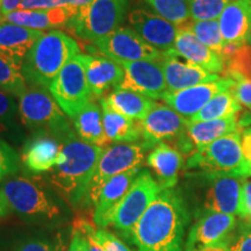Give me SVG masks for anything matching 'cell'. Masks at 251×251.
<instances>
[{
	"label": "cell",
	"instance_id": "6da1fadb",
	"mask_svg": "<svg viewBox=\"0 0 251 251\" xmlns=\"http://www.w3.org/2000/svg\"><path fill=\"white\" fill-rule=\"evenodd\" d=\"M9 211L27 225L36 228L57 229L72 224L67 201L40 178L13 175L0 181Z\"/></svg>",
	"mask_w": 251,
	"mask_h": 251
},
{
	"label": "cell",
	"instance_id": "7a4b0ae2",
	"mask_svg": "<svg viewBox=\"0 0 251 251\" xmlns=\"http://www.w3.org/2000/svg\"><path fill=\"white\" fill-rule=\"evenodd\" d=\"M191 211L179 191L163 190L135 228L136 251H185Z\"/></svg>",
	"mask_w": 251,
	"mask_h": 251
},
{
	"label": "cell",
	"instance_id": "3957f363",
	"mask_svg": "<svg viewBox=\"0 0 251 251\" xmlns=\"http://www.w3.org/2000/svg\"><path fill=\"white\" fill-rule=\"evenodd\" d=\"M58 164L48 172L50 186L72 207H83L103 148L81 141L74 131L59 141Z\"/></svg>",
	"mask_w": 251,
	"mask_h": 251
},
{
	"label": "cell",
	"instance_id": "277c9868",
	"mask_svg": "<svg viewBox=\"0 0 251 251\" xmlns=\"http://www.w3.org/2000/svg\"><path fill=\"white\" fill-rule=\"evenodd\" d=\"M80 54L77 41L62 30L43 33L24 59L23 75L36 87L49 89L62 69Z\"/></svg>",
	"mask_w": 251,
	"mask_h": 251
},
{
	"label": "cell",
	"instance_id": "5b68a950",
	"mask_svg": "<svg viewBox=\"0 0 251 251\" xmlns=\"http://www.w3.org/2000/svg\"><path fill=\"white\" fill-rule=\"evenodd\" d=\"M162 191L148 170H141L113 215L109 227L117 231L121 240L133 246L135 228Z\"/></svg>",
	"mask_w": 251,
	"mask_h": 251
},
{
	"label": "cell",
	"instance_id": "8992f818",
	"mask_svg": "<svg viewBox=\"0 0 251 251\" xmlns=\"http://www.w3.org/2000/svg\"><path fill=\"white\" fill-rule=\"evenodd\" d=\"M192 176L203 190L201 200L194 211L196 216L205 212L240 216L243 184L247 178L235 174L211 171H199Z\"/></svg>",
	"mask_w": 251,
	"mask_h": 251
},
{
	"label": "cell",
	"instance_id": "52a82bcc",
	"mask_svg": "<svg viewBox=\"0 0 251 251\" xmlns=\"http://www.w3.org/2000/svg\"><path fill=\"white\" fill-rule=\"evenodd\" d=\"M19 114L28 128L47 131L59 141L72 131L57 102L42 87H30L19 97Z\"/></svg>",
	"mask_w": 251,
	"mask_h": 251
},
{
	"label": "cell",
	"instance_id": "ba28073f",
	"mask_svg": "<svg viewBox=\"0 0 251 251\" xmlns=\"http://www.w3.org/2000/svg\"><path fill=\"white\" fill-rule=\"evenodd\" d=\"M127 8L128 0H92L77 12L67 27L79 39L94 42L120 27Z\"/></svg>",
	"mask_w": 251,
	"mask_h": 251
},
{
	"label": "cell",
	"instance_id": "9c48e42d",
	"mask_svg": "<svg viewBox=\"0 0 251 251\" xmlns=\"http://www.w3.org/2000/svg\"><path fill=\"white\" fill-rule=\"evenodd\" d=\"M187 169L200 171L226 172L241 177H250V168L244 161L241 148V133L234 131L221 139L197 149L188 156Z\"/></svg>",
	"mask_w": 251,
	"mask_h": 251
},
{
	"label": "cell",
	"instance_id": "30bf717a",
	"mask_svg": "<svg viewBox=\"0 0 251 251\" xmlns=\"http://www.w3.org/2000/svg\"><path fill=\"white\" fill-rule=\"evenodd\" d=\"M48 90L59 108L70 119L76 118L92 101L93 96L87 83L83 54L77 55L62 69Z\"/></svg>",
	"mask_w": 251,
	"mask_h": 251
},
{
	"label": "cell",
	"instance_id": "8fae6325",
	"mask_svg": "<svg viewBox=\"0 0 251 251\" xmlns=\"http://www.w3.org/2000/svg\"><path fill=\"white\" fill-rule=\"evenodd\" d=\"M148 149L142 143H117L103 150L90 183L83 207L94 206L101 187L111 178L141 168Z\"/></svg>",
	"mask_w": 251,
	"mask_h": 251
},
{
	"label": "cell",
	"instance_id": "7c38bea8",
	"mask_svg": "<svg viewBox=\"0 0 251 251\" xmlns=\"http://www.w3.org/2000/svg\"><path fill=\"white\" fill-rule=\"evenodd\" d=\"M100 54L120 63L161 61L162 52L149 46L131 28L119 27L108 35L92 42Z\"/></svg>",
	"mask_w": 251,
	"mask_h": 251
},
{
	"label": "cell",
	"instance_id": "4fadbf2b",
	"mask_svg": "<svg viewBox=\"0 0 251 251\" xmlns=\"http://www.w3.org/2000/svg\"><path fill=\"white\" fill-rule=\"evenodd\" d=\"M236 216L218 212H205L197 215L188 230L185 251H201L207 247L229 242L237 227Z\"/></svg>",
	"mask_w": 251,
	"mask_h": 251
},
{
	"label": "cell",
	"instance_id": "5bb4252c",
	"mask_svg": "<svg viewBox=\"0 0 251 251\" xmlns=\"http://www.w3.org/2000/svg\"><path fill=\"white\" fill-rule=\"evenodd\" d=\"M190 121L174 111L170 106L155 103L142 121H139L142 143L147 149H153L164 141H176L186 133Z\"/></svg>",
	"mask_w": 251,
	"mask_h": 251
},
{
	"label": "cell",
	"instance_id": "9a60e30c",
	"mask_svg": "<svg viewBox=\"0 0 251 251\" xmlns=\"http://www.w3.org/2000/svg\"><path fill=\"white\" fill-rule=\"evenodd\" d=\"M125 77L120 89L140 93L150 99H162L168 92L161 61L120 63Z\"/></svg>",
	"mask_w": 251,
	"mask_h": 251
},
{
	"label": "cell",
	"instance_id": "2e32d148",
	"mask_svg": "<svg viewBox=\"0 0 251 251\" xmlns=\"http://www.w3.org/2000/svg\"><path fill=\"white\" fill-rule=\"evenodd\" d=\"M235 85V81L230 78L224 77L211 83L200 84V85L188 87V89L177 91V92H166L162 100L168 106L179 113L181 117L190 120L198 112L203 108L216 94L230 90Z\"/></svg>",
	"mask_w": 251,
	"mask_h": 251
},
{
	"label": "cell",
	"instance_id": "e0dca14e",
	"mask_svg": "<svg viewBox=\"0 0 251 251\" xmlns=\"http://www.w3.org/2000/svg\"><path fill=\"white\" fill-rule=\"evenodd\" d=\"M128 23L141 39L162 54L174 49L179 28L166 19L146 9H134L128 15Z\"/></svg>",
	"mask_w": 251,
	"mask_h": 251
},
{
	"label": "cell",
	"instance_id": "ac0fdd59",
	"mask_svg": "<svg viewBox=\"0 0 251 251\" xmlns=\"http://www.w3.org/2000/svg\"><path fill=\"white\" fill-rule=\"evenodd\" d=\"M71 236V225L57 229L34 227L13 235L0 251H67Z\"/></svg>",
	"mask_w": 251,
	"mask_h": 251
},
{
	"label": "cell",
	"instance_id": "d6986e66",
	"mask_svg": "<svg viewBox=\"0 0 251 251\" xmlns=\"http://www.w3.org/2000/svg\"><path fill=\"white\" fill-rule=\"evenodd\" d=\"M140 171L141 168L126 171L111 178L101 187L98 199L93 206V224L97 227L106 229L111 226L113 215L139 176Z\"/></svg>",
	"mask_w": 251,
	"mask_h": 251
},
{
	"label": "cell",
	"instance_id": "ffe728a7",
	"mask_svg": "<svg viewBox=\"0 0 251 251\" xmlns=\"http://www.w3.org/2000/svg\"><path fill=\"white\" fill-rule=\"evenodd\" d=\"M161 64L168 92H177L200 84L219 80L221 78L219 75L211 74L192 63L183 62L174 49L163 52Z\"/></svg>",
	"mask_w": 251,
	"mask_h": 251
},
{
	"label": "cell",
	"instance_id": "44dd1931",
	"mask_svg": "<svg viewBox=\"0 0 251 251\" xmlns=\"http://www.w3.org/2000/svg\"><path fill=\"white\" fill-rule=\"evenodd\" d=\"M61 151L59 140L47 131H39L25 143L20 158L28 171L45 174L58 164Z\"/></svg>",
	"mask_w": 251,
	"mask_h": 251
},
{
	"label": "cell",
	"instance_id": "7402d4cb",
	"mask_svg": "<svg viewBox=\"0 0 251 251\" xmlns=\"http://www.w3.org/2000/svg\"><path fill=\"white\" fill-rule=\"evenodd\" d=\"M174 50L186 62L205 69L211 74L225 72V59L197 39L188 28L180 27L176 37Z\"/></svg>",
	"mask_w": 251,
	"mask_h": 251
},
{
	"label": "cell",
	"instance_id": "603a6c76",
	"mask_svg": "<svg viewBox=\"0 0 251 251\" xmlns=\"http://www.w3.org/2000/svg\"><path fill=\"white\" fill-rule=\"evenodd\" d=\"M87 83L92 96L100 98L109 89H118L125 77L124 68L105 56L83 55Z\"/></svg>",
	"mask_w": 251,
	"mask_h": 251
},
{
	"label": "cell",
	"instance_id": "cb8c5ba5",
	"mask_svg": "<svg viewBox=\"0 0 251 251\" xmlns=\"http://www.w3.org/2000/svg\"><path fill=\"white\" fill-rule=\"evenodd\" d=\"M218 21L226 45L247 43L251 33V0H231Z\"/></svg>",
	"mask_w": 251,
	"mask_h": 251
},
{
	"label": "cell",
	"instance_id": "d4e9b609",
	"mask_svg": "<svg viewBox=\"0 0 251 251\" xmlns=\"http://www.w3.org/2000/svg\"><path fill=\"white\" fill-rule=\"evenodd\" d=\"M147 165L151 169L162 190H170L178 183L184 166V156L169 143H158L147 156Z\"/></svg>",
	"mask_w": 251,
	"mask_h": 251
},
{
	"label": "cell",
	"instance_id": "484cf974",
	"mask_svg": "<svg viewBox=\"0 0 251 251\" xmlns=\"http://www.w3.org/2000/svg\"><path fill=\"white\" fill-rule=\"evenodd\" d=\"M79 9L74 7H57L50 9H17L5 17L0 23L19 25L35 30L62 27L69 24Z\"/></svg>",
	"mask_w": 251,
	"mask_h": 251
},
{
	"label": "cell",
	"instance_id": "4316f807",
	"mask_svg": "<svg viewBox=\"0 0 251 251\" xmlns=\"http://www.w3.org/2000/svg\"><path fill=\"white\" fill-rule=\"evenodd\" d=\"M42 34L43 31L41 30L0 23V52L23 64L27 54Z\"/></svg>",
	"mask_w": 251,
	"mask_h": 251
},
{
	"label": "cell",
	"instance_id": "83f0119b",
	"mask_svg": "<svg viewBox=\"0 0 251 251\" xmlns=\"http://www.w3.org/2000/svg\"><path fill=\"white\" fill-rule=\"evenodd\" d=\"M100 101L105 102L119 114L137 122L142 121L156 103L148 97L120 87L103 97Z\"/></svg>",
	"mask_w": 251,
	"mask_h": 251
},
{
	"label": "cell",
	"instance_id": "f1b7e54d",
	"mask_svg": "<svg viewBox=\"0 0 251 251\" xmlns=\"http://www.w3.org/2000/svg\"><path fill=\"white\" fill-rule=\"evenodd\" d=\"M74 120L77 136L84 142L105 149L109 141L105 134L102 122V109L99 103L91 101L78 113Z\"/></svg>",
	"mask_w": 251,
	"mask_h": 251
},
{
	"label": "cell",
	"instance_id": "f546056e",
	"mask_svg": "<svg viewBox=\"0 0 251 251\" xmlns=\"http://www.w3.org/2000/svg\"><path fill=\"white\" fill-rule=\"evenodd\" d=\"M238 131L236 117L216 119V120L190 122L186 135L194 148L200 149L208 146L209 143L221 139L226 135Z\"/></svg>",
	"mask_w": 251,
	"mask_h": 251
},
{
	"label": "cell",
	"instance_id": "4dcf8cb0",
	"mask_svg": "<svg viewBox=\"0 0 251 251\" xmlns=\"http://www.w3.org/2000/svg\"><path fill=\"white\" fill-rule=\"evenodd\" d=\"M102 109L103 129L107 139L115 143H134L142 139L139 122L119 114L115 111L100 101Z\"/></svg>",
	"mask_w": 251,
	"mask_h": 251
},
{
	"label": "cell",
	"instance_id": "1f68e13d",
	"mask_svg": "<svg viewBox=\"0 0 251 251\" xmlns=\"http://www.w3.org/2000/svg\"><path fill=\"white\" fill-rule=\"evenodd\" d=\"M242 109V106L235 99L230 90L221 92L207 102L200 112L190 119V122H200L235 117Z\"/></svg>",
	"mask_w": 251,
	"mask_h": 251
},
{
	"label": "cell",
	"instance_id": "d6a6232c",
	"mask_svg": "<svg viewBox=\"0 0 251 251\" xmlns=\"http://www.w3.org/2000/svg\"><path fill=\"white\" fill-rule=\"evenodd\" d=\"M21 67L20 62L0 52V91L19 98L27 90Z\"/></svg>",
	"mask_w": 251,
	"mask_h": 251
},
{
	"label": "cell",
	"instance_id": "836d02e7",
	"mask_svg": "<svg viewBox=\"0 0 251 251\" xmlns=\"http://www.w3.org/2000/svg\"><path fill=\"white\" fill-rule=\"evenodd\" d=\"M225 76L237 81H251V45L238 46L225 58Z\"/></svg>",
	"mask_w": 251,
	"mask_h": 251
},
{
	"label": "cell",
	"instance_id": "e575fe53",
	"mask_svg": "<svg viewBox=\"0 0 251 251\" xmlns=\"http://www.w3.org/2000/svg\"><path fill=\"white\" fill-rule=\"evenodd\" d=\"M72 226L79 229L81 233L91 235L105 251H133L124 242V240H121L117 235L111 233L105 228H98L83 216L79 215L75 218L72 221Z\"/></svg>",
	"mask_w": 251,
	"mask_h": 251
},
{
	"label": "cell",
	"instance_id": "d590c367",
	"mask_svg": "<svg viewBox=\"0 0 251 251\" xmlns=\"http://www.w3.org/2000/svg\"><path fill=\"white\" fill-rule=\"evenodd\" d=\"M200 42L222 57L226 43L220 30L218 20L193 21L186 26Z\"/></svg>",
	"mask_w": 251,
	"mask_h": 251
},
{
	"label": "cell",
	"instance_id": "8d00e7d4",
	"mask_svg": "<svg viewBox=\"0 0 251 251\" xmlns=\"http://www.w3.org/2000/svg\"><path fill=\"white\" fill-rule=\"evenodd\" d=\"M157 15L166 19L176 26H181L190 20L187 0H143Z\"/></svg>",
	"mask_w": 251,
	"mask_h": 251
},
{
	"label": "cell",
	"instance_id": "74e56055",
	"mask_svg": "<svg viewBox=\"0 0 251 251\" xmlns=\"http://www.w3.org/2000/svg\"><path fill=\"white\" fill-rule=\"evenodd\" d=\"M230 0H187L190 17L193 21L218 20Z\"/></svg>",
	"mask_w": 251,
	"mask_h": 251
},
{
	"label": "cell",
	"instance_id": "f35d334b",
	"mask_svg": "<svg viewBox=\"0 0 251 251\" xmlns=\"http://www.w3.org/2000/svg\"><path fill=\"white\" fill-rule=\"evenodd\" d=\"M21 158L7 142L0 139V181L20 170Z\"/></svg>",
	"mask_w": 251,
	"mask_h": 251
},
{
	"label": "cell",
	"instance_id": "ab89813d",
	"mask_svg": "<svg viewBox=\"0 0 251 251\" xmlns=\"http://www.w3.org/2000/svg\"><path fill=\"white\" fill-rule=\"evenodd\" d=\"M19 113V102L14 96L0 91V133L13 128L14 120Z\"/></svg>",
	"mask_w": 251,
	"mask_h": 251
},
{
	"label": "cell",
	"instance_id": "60d3db41",
	"mask_svg": "<svg viewBox=\"0 0 251 251\" xmlns=\"http://www.w3.org/2000/svg\"><path fill=\"white\" fill-rule=\"evenodd\" d=\"M228 251H251V225L241 220L229 240Z\"/></svg>",
	"mask_w": 251,
	"mask_h": 251
},
{
	"label": "cell",
	"instance_id": "b9f144b4",
	"mask_svg": "<svg viewBox=\"0 0 251 251\" xmlns=\"http://www.w3.org/2000/svg\"><path fill=\"white\" fill-rule=\"evenodd\" d=\"M230 91L243 108L251 111V81H237Z\"/></svg>",
	"mask_w": 251,
	"mask_h": 251
},
{
	"label": "cell",
	"instance_id": "7bdbcfd3",
	"mask_svg": "<svg viewBox=\"0 0 251 251\" xmlns=\"http://www.w3.org/2000/svg\"><path fill=\"white\" fill-rule=\"evenodd\" d=\"M69 7V0H24L19 9H50Z\"/></svg>",
	"mask_w": 251,
	"mask_h": 251
},
{
	"label": "cell",
	"instance_id": "ee69618b",
	"mask_svg": "<svg viewBox=\"0 0 251 251\" xmlns=\"http://www.w3.org/2000/svg\"><path fill=\"white\" fill-rule=\"evenodd\" d=\"M240 219L251 225V180L248 179H246L243 184Z\"/></svg>",
	"mask_w": 251,
	"mask_h": 251
},
{
	"label": "cell",
	"instance_id": "f6af8a7d",
	"mask_svg": "<svg viewBox=\"0 0 251 251\" xmlns=\"http://www.w3.org/2000/svg\"><path fill=\"white\" fill-rule=\"evenodd\" d=\"M67 251H87V241L79 229L72 226V236Z\"/></svg>",
	"mask_w": 251,
	"mask_h": 251
},
{
	"label": "cell",
	"instance_id": "bcb514c9",
	"mask_svg": "<svg viewBox=\"0 0 251 251\" xmlns=\"http://www.w3.org/2000/svg\"><path fill=\"white\" fill-rule=\"evenodd\" d=\"M241 148H242L244 161L250 168L251 175V127L244 129L241 134Z\"/></svg>",
	"mask_w": 251,
	"mask_h": 251
},
{
	"label": "cell",
	"instance_id": "7dc6e473",
	"mask_svg": "<svg viewBox=\"0 0 251 251\" xmlns=\"http://www.w3.org/2000/svg\"><path fill=\"white\" fill-rule=\"evenodd\" d=\"M24 0H1V17H5L20 7Z\"/></svg>",
	"mask_w": 251,
	"mask_h": 251
},
{
	"label": "cell",
	"instance_id": "c3c4849f",
	"mask_svg": "<svg viewBox=\"0 0 251 251\" xmlns=\"http://www.w3.org/2000/svg\"><path fill=\"white\" fill-rule=\"evenodd\" d=\"M9 213H11V211H9V207L7 205V202H6L4 194L1 192V188H0V221L7 218Z\"/></svg>",
	"mask_w": 251,
	"mask_h": 251
},
{
	"label": "cell",
	"instance_id": "681fc988",
	"mask_svg": "<svg viewBox=\"0 0 251 251\" xmlns=\"http://www.w3.org/2000/svg\"><path fill=\"white\" fill-rule=\"evenodd\" d=\"M84 234V233H83ZM87 241V251H105L103 248L89 234H84Z\"/></svg>",
	"mask_w": 251,
	"mask_h": 251
},
{
	"label": "cell",
	"instance_id": "f907efd6",
	"mask_svg": "<svg viewBox=\"0 0 251 251\" xmlns=\"http://www.w3.org/2000/svg\"><path fill=\"white\" fill-rule=\"evenodd\" d=\"M228 248H229V242H226V243L216 244V246L207 247L201 251H228Z\"/></svg>",
	"mask_w": 251,
	"mask_h": 251
},
{
	"label": "cell",
	"instance_id": "816d5d0a",
	"mask_svg": "<svg viewBox=\"0 0 251 251\" xmlns=\"http://www.w3.org/2000/svg\"><path fill=\"white\" fill-rule=\"evenodd\" d=\"M247 43H249V45H251V33L249 34V37H248V40H247Z\"/></svg>",
	"mask_w": 251,
	"mask_h": 251
},
{
	"label": "cell",
	"instance_id": "f5cc1de1",
	"mask_svg": "<svg viewBox=\"0 0 251 251\" xmlns=\"http://www.w3.org/2000/svg\"><path fill=\"white\" fill-rule=\"evenodd\" d=\"M0 21H1V0H0Z\"/></svg>",
	"mask_w": 251,
	"mask_h": 251
}]
</instances>
